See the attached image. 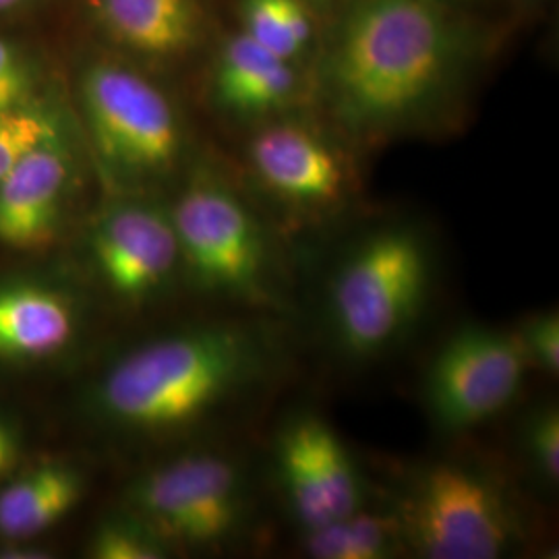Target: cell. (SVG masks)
<instances>
[{"mask_svg": "<svg viewBox=\"0 0 559 559\" xmlns=\"http://www.w3.org/2000/svg\"><path fill=\"white\" fill-rule=\"evenodd\" d=\"M300 551L313 559H388L406 554L394 510L369 503L344 519L302 531Z\"/></svg>", "mask_w": 559, "mask_h": 559, "instance_id": "18", "label": "cell"}, {"mask_svg": "<svg viewBox=\"0 0 559 559\" xmlns=\"http://www.w3.org/2000/svg\"><path fill=\"white\" fill-rule=\"evenodd\" d=\"M239 29L263 48L311 69L325 20L305 0H237Z\"/></svg>", "mask_w": 559, "mask_h": 559, "instance_id": "17", "label": "cell"}, {"mask_svg": "<svg viewBox=\"0 0 559 559\" xmlns=\"http://www.w3.org/2000/svg\"><path fill=\"white\" fill-rule=\"evenodd\" d=\"M485 32L440 0H344L311 62L313 108L357 147L433 133L456 117Z\"/></svg>", "mask_w": 559, "mask_h": 559, "instance_id": "1", "label": "cell"}, {"mask_svg": "<svg viewBox=\"0 0 559 559\" xmlns=\"http://www.w3.org/2000/svg\"><path fill=\"white\" fill-rule=\"evenodd\" d=\"M207 100L218 117L245 131L263 120L313 108L311 69L263 48L237 27L214 46Z\"/></svg>", "mask_w": 559, "mask_h": 559, "instance_id": "12", "label": "cell"}, {"mask_svg": "<svg viewBox=\"0 0 559 559\" xmlns=\"http://www.w3.org/2000/svg\"><path fill=\"white\" fill-rule=\"evenodd\" d=\"M519 452L526 471L545 489L559 485V408L545 400L528 408L520 420Z\"/></svg>", "mask_w": 559, "mask_h": 559, "instance_id": "19", "label": "cell"}, {"mask_svg": "<svg viewBox=\"0 0 559 559\" xmlns=\"http://www.w3.org/2000/svg\"><path fill=\"white\" fill-rule=\"evenodd\" d=\"M436 280V249L417 222L381 221L350 240L325 282L323 321L342 359L376 362L411 338Z\"/></svg>", "mask_w": 559, "mask_h": 559, "instance_id": "4", "label": "cell"}, {"mask_svg": "<svg viewBox=\"0 0 559 559\" xmlns=\"http://www.w3.org/2000/svg\"><path fill=\"white\" fill-rule=\"evenodd\" d=\"M80 96L96 156L120 185L173 179L187 162L189 138L177 104L133 62L90 60Z\"/></svg>", "mask_w": 559, "mask_h": 559, "instance_id": "8", "label": "cell"}, {"mask_svg": "<svg viewBox=\"0 0 559 559\" xmlns=\"http://www.w3.org/2000/svg\"><path fill=\"white\" fill-rule=\"evenodd\" d=\"M284 318L233 311L147 340L115 360L96 406L138 436H177L239 413L282 378L288 362Z\"/></svg>", "mask_w": 559, "mask_h": 559, "instance_id": "2", "label": "cell"}, {"mask_svg": "<svg viewBox=\"0 0 559 559\" xmlns=\"http://www.w3.org/2000/svg\"><path fill=\"white\" fill-rule=\"evenodd\" d=\"M258 485L237 450L198 448L150 468L129 485L127 510L170 551L239 547L258 526Z\"/></svg>", "mask_w": 559, "mask_h": 559, "instance_id": "7", "label": "cell"}, {"mask_svg": "<svg viewBox=\"0 0 559 559\" xmlns=\"http://www.w3.org/2000/svg\"><path fill=\"white\" fill-rule=\"evenodd\" d=\"M404 551L425 559H500L531 539V520L500 471L468 456L427 460L390 503Z\"/></svg>", "mask_w": 559, "mask_h": 559, "instance_id": "5", "label": "cell"}, {"mask_svg": "<svg viewBox=\"0 0 559 559\" xmlns=\"http://www.w3.org/2000/svg\"><path fill=\"white\" fill-rule=\"evenodd\" d=\"M20 460V443L15 433L0 420V479H4Z\"/></svg>", "mask_w": 559, "mask_h": 559, "instance_id": "24", "label": "cell"}, {"mask_svg": "<svg viewBox=\"0 0 559 559\" xmlns=\"http://www.w3.org/2000/svg\"><path fill=\"white\" fill-rule=\"evenodd\" d=\"M83 496V479L73 466L46 462L23 473L0 491V537H36L64 519Z\"/></svg>", "mask_w": 559, "mask_h": 559, "instance_id": "16", "label": "cell"}, {"mask_svg": "<svg viewBox=\"0 0 559 559\" xmlns=\"http://www.w3.org/2000/svg\"><path fill=\"white\" fill-rule=\"evenodd\" d=\"M73 166V150L60 127L0 179V242L38 249L52 239Z\"/></svg>", "mask_w": 559, "mask_h": 559, "instance_id": "14", "label": "cell"}, {"mask_svg": "<svg viewBox=\"0 0 559 559\" xmlns=\"http://www.w3.org/2000/svg\"><path fill=\"white\" fill-rule=\"evenodd\" d=\"M440 2L448 4V7L460 9V11H468V9H475V7H479L483 2H487V0H440Z\"/></svg>", "mask_w": 559, "mask_h": 559, "instance_id": "26", "label": "cell"}, {"mask_svg": "<svg viewBox=\"0 0 559 559\" xmlns=\"http://www.w3.org/2000/svg\"><path fill=\"white\" fill-rule=\"evenodd\" d=\"M21 0H0V11H9L13 7H17Z\"/></svg>", "mask_w": 559, "mask_h": 559, "instance_id": "27", "label": "cell"}, {"mask_svg": "<svg viewBox=\"0 0 559 559\" xmlns=\"http://www.w3.org/2000/svg\"><path fill=\"white\" fill-rule=\"evenodd\" d=\"M102 38L131 60L179 64L212 40L205 0H87Z\"/></svg>", "mask_w": 559, "mask_h": 559, "instance_id": "13", "label": "cell"}, {"mask_svg": "<svg viewBox=\"0 0 559 559\" xmlns=\"http://www.w3.org/2000/svg\"><path fill=\"white\" fill-rule=\"evenodd\" d=\"M305 2H309L323 20H328L344 0H305Z\"/></svg>", "mask_w": 559, "mask_h": 559, "instance_id": "25", "label": "cell"}, {"mask_svg": "<svg viewBox=\"0 0 559 559\" xmlns=\"http://www.w3.org/2000/svg\"><path fill=\"white\" fill-rule=\"evenodd\" d=\"M87 549L98 559H162L170 554V547L129 510L104 520Z\"/></svg>", "mask_w": 559, "mask_h": 559, "instance_id": "20", "label": "cell"}, {"mask_svg": "<svg viewBox=\"0 0 559 559\" xmlns=\"http://www.w3.org/2000/svg\"><path fill=\"white\" fill-rule=\"evenodd\" d=\"M531 365L516 328L466 323L441 342L425 367L420 399L443 436H464L506 413Z\"/></svg>", "mask_w": 559, "mask_h": 559, "instance_id": "9", "label": "cell"}, {"mask_svg": "<svg viewBox=\"0 0 559 559\" xmlns=\"http://www.w3.org/2000/svg\"><path fill=\"white\" fill-rule=\"evenodd\" d=\"M533 2H535V0H533Z\"/></svg>", "mask_w": 559, "mask_h": 559, "instance_id": "28", "label": "cell"}, {"mask_svg": "<svg viewBox=\"0 0 559 559\" xmlns=\"http://www.w3.org/2000/svg\"><path fill=\"white\" fill-rule=\"evenodd\" d=\"M75 334V313L59 293L36 284L0 288V357L41 359Z\"/></svg>", "mask_w": 559, "mask_h": 559, "instance_id": "15", "label": "cell"}, {"mask_svg": "<svg viewBox=\"0 0 559 559\" xmlns=\"http://www.w3.org/2000/svg\"><path fill=\"white\" fill-rule=\"evenodd\" d=\"M179 239L182 274L233 311L284 318L293 280L282 230L237 175L198 160L168 203Z\"/></svg>", "mask_w": 559, "mask_h": 559, "instance_id": "3", "label": "cell"}, {"mask_svg": "<svg viewBox=\"0 0 559 559\" xmlns=\"http://www.w3.org/2000/svg\"><path fill=\"white\" fill-rule=\"evenodd\" d=\"M87 249L104 288L127 305L160 297L182 272L168 205L140 195H120L102 210Z\"/></svg>", "mask_w": 559, "mask_h": 559, "instance_id": "11", "label": "cell"}, {"mask_svg": "<svg viewBox=\"0 0 559 559\" xmlns=\"http://www.w3.org/2000/svg\"><path fill=\"white\" fill-rule=\"evenodd\" d=\"M282 500L299 533L344 519L367 503V483L338 431L311 411L284 420L272 445Z\"/></svg>", "mask_w": 559, "mask_h": 559, "instance_id": "10", "label": "cell"}, {"mask_svg": "<svg viewBox=\"0 0 559 559\" xmlns=\"http://www.w3.org/2000/svg\"><path fill=\"white\" fill-rule=\"evenodd\" d=\"M357 145L316 108H300L245 129L242 185L280 230L323 228L360 198Z\"/></svg>", "mask_w": 559, "mask_h": 559, "instance_id": "6", "label": "cell"}, {"mask_svg": "<svg viewBox=\"0 0 559 559\" xmlns=\"http://www.w3.org/2000/svg\"><path fill=\"white\" fill-rule=\"evenodd\" d=\"M520 344L531 369H537L547 378L559 373V316L558 309H543L531 313L516 325Z\"/></svg>", "mask_w": 559, "mask_h": 559, "instance_id": "22", "label": "cell"}, {"mask_svg": "<svg viewBox=\"0 0 559 559\" xmlns=\"http://www.w3.org/2000/svg\"><path fill=\"white\" fill-rule=\"evenodd\" d=\"M62 127L57 112L29 102L0 112V179L40 141Z\"/></svg>", "mask_w": 559, "mask_h": 559, "instance_id": "21", "label": "cell"}, {"mask_svg": "<svg viewBox=\"0 0 559 559\" xmlns=\"http://www.w3.org/2000/svg\"><path fill=\"white\" fill-rule=\"evenodd\" d=\"M36 67L15 41L0 38V112L34 102Z\"/></svg>", "mask_w": 559, "mask_h": 559, "instance_id": "23", "label": "cell"}]
</instances>
